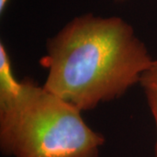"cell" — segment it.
<instances>
[{
    "mask_svg": "<svg viewBox=\"0 0 157 157\" xmlns=\"http://www.w3.org/2000/svg\"><path fill=\"white\" fill-rule=\"evenodd\" d=\"M154 59L133 26L120 17L86 13L47 40L43 86L80 112L121 98Z\"/></svg>",
    "mask_w": 157,
    "mask_h": 157,
    "instance_id": "6da1fadb",
    "label": "cell"
},
{
    "mask_svg": "<svg viewBox=\"0 0 157 157\" xmlns=\"http://www.w3.org/2000/svg\"><path fill=\"white\" fill-rule=\"evenodd\" d=\"M81 113L30 79L0 101V149L11 157H99L105 137Z\"/></svg>",
    "mask_w": 157,
    "mask_h": 157,
    "instance_id": "7a4b0ae2",
    "label": "cell"
},
{
    "mask_svg": "<svg viewBox=\"0 0 157 157\" xmlns=\"http://www.w3.org/2000/svg\"><path fill=\"white\" fill-rule=\"evenodd\" d=\"M144 93L146 95L147 106L150 109L155 124V133H156V138H155V157H157V87L155 86H147L144 87Z\"/></svg>",
    "mask_w": 157,
    "mask_h": 157,
    "instance_id": "3957f363",
    "label": "cell"
},
{
    "mask_svg": "<svg viewBox=\"0 0 157 157\" xmlns=\"http://www.w3.org/2000/svg\"><path fill=\"white\" fill-rule=\"evenodd\" d=\"M140 85L142 88L147 86L157 87V59H154L151 66L142 74Z\"/></svg>",
    "mask_w": 157,
    "mask_h": 157,
    "instance_id": "277c9868",
    "label": "cell"
},
{
    "mask_svg": "<svg viewBox=\"0 0 157 157\" xmlns=\"http://www.w3.org/2000/svg\"><path fill=\"white\" fill-rule=\"evenodd\" d=\"M11 2V0H0V15L1 16L6 12V9Z\"/></svg>",
    "mask_w": 157,
    "mask_h": 157,
    "instance_id": "5b68a950",
    "label": "cell"
},
{
    "mask_svg": "<svg viewBox=\"0 0 157 157\" xmlns=\"http://www.w3.org/2000/svg\"><path fill=\"white\" fill-rule=\"evenodd\" d=\"M114 1L119 2V3H121V2H125V1H127V0H114Z\"/></svg>",
    "mask_w": 157,
    "mask_h": 157,
    "instance_id": "8992f818",
    "label": "cell"
}]
</instances>
